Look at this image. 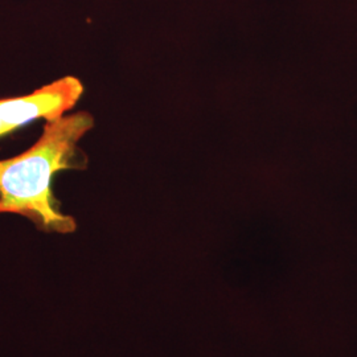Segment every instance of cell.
<instances>
[{"label":"cell","mask_w":357,"mask_h":357,"mask_svg":"<svg viewBox=\"0 0 357 357\" xmlns=\"http://www.w3.org/2000/svg\"><path fill=\"white\" fill-rule=\"evenodd\" d=\"M93 126L86 112L47 121L32 147L0 160V213L26 217L45 231H75V218L54 202L52 181L57 172L76 167L78 143Z\"/></svg>","instance_id":"6da1fadb"},{"label":"cell","mask_w":357,"mask_h":357,"mask_svg":"<svg viewBox=\"0 0 357 357\" xmlns=\"http://www.w3.org/2000/svg\"><path fill=\"white\" fill-rule=\"evenodd\" d=\"M84 85L76 77H64L31 94L0 100V137L29 122L60 118L76 106Z\"/></svg>","instance_id":"7a4b0ae2"}]
</instances>
